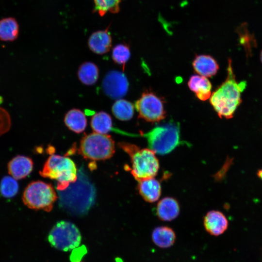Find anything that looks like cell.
<instances>
[{
  "label": "cell",
  "mask_w": 262,
  "mask_h": 262,
  "mask_svg": "<svg viewBox=\"0 0 262 262\" xmlns=\"http://www.w3.org/2000/svg\"><path fill=\"white\" fill-rule=\"evenodd\" d=\"M193 66L199 75L211 77L215 75L219 66L215 60L208 55H196L193 60Z\"/></svg>",
  "instance_id": "cell-14"
},
{
  "label": "cell",
  "mask_w": 262,
  "mask_h": 262,
  "mask_svg": "<svg viewBox=\"0 0 262 262\" xmlns=\"http://www.w3.org/2000/svg\"><path fill=\"white\" fill-rule=\"evenodd\" d=\"M112 111L115 117L122 121L131 119L133 115L134 106L130 101L119 99L113 105Z\"/></svg>",
  "instance_id": "cell-22"
},
{
  "label": "cell",
  "mask_w": 262,
  "mask_h": 262,
  "mask_svg": "<svg viewBox=\"0 0 262 262\" xmlns=\"http://www.w3.org/2000/svg\"><path fill=\"white\" fill-rule=\"evenodd\" d=\"M19 186L16 180L11 176L3 177L0 182V194L5 198H11L18 193Z\"/></svg>",
  "instance_id": "cell-23"
},
{
  "label": "cell",
  "mask_w": 262,
  "mask_h": 262,
  "mask_svg": "<svg viewBox=\"0 0 262 262\" xmlns=\"http://www.w3.org/2000/svg\"><path fill=\"white\" fill-rule=\"evenodd\" d=\"M98 69L95 64L86 62L82 64L78 70V76L80 81L87 85L95 84L98 78Z\"/></svg>",
  "instance_id": "cell-20"
},
{
  "label": "cell",
  "mask_w": 262,
  "mask_h": 262,
  "mask_svg": "<svg viewBox=\"0 0 262 262\" xmlns=\"http://www.w3.org/2000/svg\"><path fill=\"white\" fill-rule=\"evenodd\" d=\"M112 58L116 64L124 66L130 58L129 47L126 44H120L116 45L112 50Z\"/></svg>",
  "instance_id": "cell-25"
},
{
  "label": "cell",
  "mask_w": 262,
  "mask_h": 262,
  "mask_svg": "<svg viewBox=\"0 0 262 262\" xmlns=\"http://www.w3.org/2000/svg\"><path fill=\"white\" fill-rule=\"evenodd\" d=\"M57 198L52 186L37 180L30 183L25 188L22 196L24 204L29 208L50 212Z\"/></svg>",
  "instance_id": "cell-6"
},
{
  "label": "cell",
  "mask_w": 262,
  "mask_h": 262,
  "mask_svg": "<svg viewBox=\"0 0 262 262\" xmlns=\"http://www.w3.org/2000/svg\"><path fill=\"white\" fill-rule=\"evenodd\" d=\"M138 181L139 193L145 200L154 202L159 199L161 194V186L158 180L151 178Z\"/></svg>",
  "instance_id": "cell-15"
},
{
  "label": "cell",
  "mask_w": 262,
  "mask_h": 262,
  "mask_svg": "<svg viewBox=\"0 0 262 262\" xmlns=\"http://www.w3.org/2000/svg\"><path fill=\"white\" fill-rule=\"evenodd\" d=\"M118 146L130 156L131 172L137 181L154 178L156 175L159 163L154 151L129 143L120 142Z\"/></svg>",
  "instance_id": "cell-2"
},
{
  "label": "cell",
  "mask_w": 262,
  "mask_h": 262,
  "mask_svg": "<svg viewBox=\"0 0 262 262\" xmlns=\"http://www.w3.org/2000/svg\"><path fill=\"white\" fill-rule=\"evenodd\" d=\"M122 0H94V11L100 16H103L107 12L117 13L119 11V4Z\"/></svg>",
  "instance_id": "cell-24"
},
{
  "label": "cell",
  "mask_w": 262,
  "mask_h": 262,
  "mask_svg": "<svg viewBox=\"0 0 262 262\" xmlns=\"http://www.w3.org/2000/svg\"><path fill=\"white\" fill-rule=\"evenodd\" d=\"M18 34L19 25L14 18L7 17L0 20V40L14 41Z\"/></svg>",
  "instance_id": "cell-19"
},
{
  "label": "cell",
  "mask_w": 262,
  "mask_h": 262,
  "mask_svg": "<svg viewBox=\"0 0 262 262\" xmlns=\"http://www.w3.org/2000/svg\"><path fill=\"white\" fill-rule=\"evenodd\" d=\"M11 126L10 114L6 109L0 107V136L8 132Z\"/></svg>",
  "instance_id": "cell-26"
},
{
  "label": "cell",
  "mask_w": 262,
  "mask_h": 262,
  "mask_svg": "<svg viewBox=\"0 0 262 262\" xmlns=\"http://www.w3.org/2000/svg\"><path fill=\"white\" fill-rule=\"evenodd\" d=\"M82 236L78 228L72 223L61 221L57 222L49 233L48 240L55 248L67 251L78 246Z\"/></svg>",
  "instance_id": "cell-7"
},
{
  "label": "cell",
  "mask_w": 262,
  "mask_h": 262,
  "mask_svg": "<svg viewBox=\"0 0 262 262\" xmlns=\"http://www.w3.org/2000/svg\"><path fill=\"white\" fill-rule=\"evenodd\" d=\"M188 85L200 100L204 101L210 98L212 84L206 77L197 75H192L189 80Z\"/></svg>",
  "instance_id": "cell-16"
},
{
  "label": "cell",
  "mask_w": 262,
  "mask_h": 262,
  "mask_svg": "<svg viewBox=\"0 0 262 262\" xmlns=\"http://www.w3.org/2000/svg\"><path fill=\"white\" fill-rule=\"evenodd\" d=\"M128 87L129 82L126 76L116 70L109 72L102 82L104 92L112 98H119L124 96Z\"/></svg>",
  "instance_id": "cell-9"
},
{
  "label": "cell",
  "mask_w": 262,
  "mask_h": 262,
  "mask_svg": "<svg viewBox=\"0 0 262 262\" xmlns=\"http://www.w3.org/2000/svg\"><path fill=\"white\" fill-rule=\"evenodd\" d=\"M64 122L69 130L77 133L82 132L87 126L85 115L78 109L68 111L65 116Z\"/></svg>",
  "instance_id": "cell-18"
},
{
  "label": "cell",
  "mask_w": 262,
  "mask_h": 262,
  "mask_svg": "<svg viewBox=\"0 0 262 262\" xmlns=\"http://www.w3.org/2000/svg\"><path fill=\"white\" fill-rule=\"evenodd\" d=\"M33 163L30 157L23 155H17L8 163V173L16 180L27 177L33 171Z\"/></svg>",
  "instance_id": "cell-11"
},
{
  "label": "cell",
  "mask_w": 262,
  "mask_h": 262,
  "mask_svg": "<svg viewBox=\"0 0 262 262\" xmlns=\"http://www.w3.org/2000/svg\"><path fill=\"white\" fill-rule=\"evenodd\" d=\"M257 175L259 178L262 180V169L258 170Z\"/></svg>",
  "instance_id": "cell-27"
},
{
  "label": "cell",
  "mask_w": 262,
  "mask_h": 262,
  "mask_svg": "<svg viewBox=\"0 0 262 262\" xmlns=\"http://www.w3.org/2000/svg\"><path fill=\"white\" fill-rule=\"evenodd\" d=\"M228 220L225 215L218 211L208 212L203 219L205 229L209 234L215 236L224 233L228 229Z\"/></svg>",
  "instance_id": "cell-10"
},
{
  "label": "cell",
  "mask_w": 262,
  "mask_h": 262,
  "mask_svg": "<svg viewBox=\"0 0 262 262\" xmlns=\"http://www.w3.org/2000/svg\"><path fill=\"white\" fill-rule=\"evenodd\" d=\"M180 207L178 202L171 197H165L159 201L156 207V214L162 221H171L179 215Z\"/></svg>",
  "instance_id": "cell-13"
},
{
  "label": "cell",
  "mask_w": 262,
  "mask_h": 262,
  "mask_svg": "<svg viewBox=\"0 0 262 262\" xmlns=\"http://www.w3.org/2000/svg\"><path fill=\"white\" fill-rule=\"evenodd\" d=\"M79 153L93 161L105 160L111 158L115 151V142L110 135L96 132L85 134L82 138Z\"/></svg>",
  "instance_id": "cell-5"
},
{
  "label": "cell",
  "mask_w": 262,
  "mask_h": 262,
  "mask_svg": "<svg viewBox=\"0 0 262 262\" xmlns=\"http://www.w3.org/2000/svg\"><path fill=\"white\" fill-rule=\"evenodd\" d=\"M261 61H262V51L261 54Z\"/></svg>",
  "instance_id": "cell-28"
},
{
  "label": "cell",
  "mask_w": 262,
  "mask_h": 262,
  "mask_svg": "<svg viewBox=\"0 0 262 262\" xmlns=\"http://www.w3.org/2000/svg\"><path fill=\"white\" fill-rule=\"evenodd\" d=\"M147 142L149 148L155 153L164 155L172 151L180 142V126L170 122L154 127L143 133Z\"/></svg>",
  "instance_id": "cell-4"
},
{
  "label": "cell",
  "mask_w": 262,
  "mask_h": 262,
  "mask_svg": "<svg viewBox=\"0 0 262 262\" xmlns=\"http://www.w3.org/2000/svg\"><path fill=\"white\" fill-rule=\"evenodd\" d=\"M140 117L147 122H159L165 116L162 100L151 92H144L135 103Z\"/></svg>",
  "instance_id": "cell-8"
},
{
  "label": "cell",
  "mask_w": 262,
  "mask_h": 262,
  "mask_svg": "<svg viewBox=\"0 0 262 262\" xmlns=\"http://www.w3.org/2000/svg\"><path fill=\"white\" fill-rule=\"evenodd\" d=\"M91 127L94 132L106 134L112 128V120L107 113L100 111L93 115L91 120Z\"/></svg>",
  "instance_id": "cell-21"
},
{
  "label": "cell",
  "mask_w": 262,
  "mask_h": 262,
  "mask_svg": "<svg viewBox=\"0 0 262 262\" xmlns=\"http://www.w3.org/2000/svg\"><path fill=\"white\" fill-rule=\"evenodd\" d=\"M151 239L156 246L162 248H167L174 245L176 236L172 228L167 226H160L153 230Z\"/></svg>",
  "instance_id": "cell-17"
},
{
  "label": "cell",
  "mask_w": 262,
  "mask_h": 262,
  "mask_svg": "<svg viewBox=\"0 0 262 262\" xmlns=\"http://www.w3.org/2000/svg\"><path fill=\"white\" fill-rule=\"evenodd\" d=\"M108 27L105 30L94 32L90 36L88 45L93 52L103 54L108 52L111 48L112 40Z\"/></svg>",
  "instance_id": "cell-12"
},
{
  "label": "cell",
  "mask_w": 262,
  "mask_h": 262,
  "mask_svg": "<svg viewBox=\"0 0 262 262\" xmlns=\"http://www.w3.org/2000/svg\"><path fill=\"white\" fill-rule=\"evenodd\" d=\"M227 70L226 81L212 93L210 101L220 118L229 119L233 117L241 103V92L245 89L246 82L236 81L230 60H229Z\"/></svg>",
  "instance_id": "cell-1"
},
{
  "label": "cell",
  "mask_w": 262,
  "mask_h": 262,
  "mask_svg": "<svg viewBox=\"0 0 262 262\" xmlns=\"http://www.w3.org/2000/svg\"><path fill=\"white\" fill-rule=\"evenodd\" d=\"M39 174L44 178L56 180L57 189L60 191L65 190L77 178L73 161L68 157L54 154L48 158Z\"/></svg>",
  "instance_id": "cell-3"
}]
</instances>
